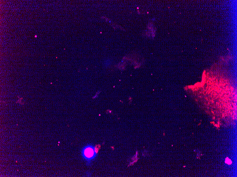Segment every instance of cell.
<instances>
[{
    "label": "cell",
    "instance_id": "6da1fadb",
    "mask_svg": "<svg viewBox=\"0 0 237 177\" xmlns=\"http://www.w3.org/2000/svg\"><path fill=\"white\" fill-rule=\"evenodd\" d=\"M93 151L91 148L86 149L84 151V154L86 156L88 157H90L93 155Z\"/></svg>",
    "mask_w": 237,
    "mask_h": 177
}]
</instances>
